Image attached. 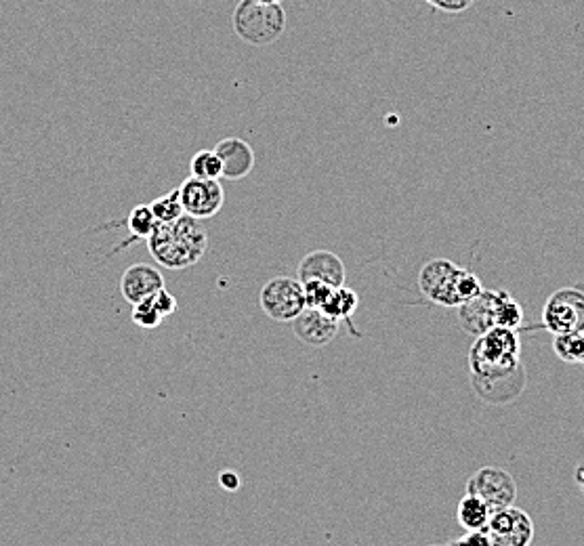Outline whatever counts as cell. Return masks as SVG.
<instances>
[{
    "instance_id": "6da1fadb",
    "label": "cell",
    "mask_w": 584,
    "mask_h": 546,
    "mask_svg": "<svg viewBox=\"0 0 584 546\" xmlns=\"http://www.w3.org/2000/svg\"><path fill=\"white\" fill-rule=\"evenodd\" d=\"M145 242L158 265L179 271L196 265L204 257L208 234L198 219L181 215L169 223H156Z\"/></svg>"
},
{
    "instance_id": "7a4b0ae2",
    "label": "cell",
    "mask_w": 584,
    "mask_h": 546,
    "mask_svg": "<svg viewBox=\"0 0 584 546\" xmlns=\"http://www.w3.org/2000/svg\"><path fill=\"white\" fill-rule=\"evenodd\" d=\"M521 341L519 332L511 328H490L475 336L469 351V370L473 378H494L507 374L519 362Z\"/></svg>"
},
{
    "instance_id": "3957f363",
    "label": "cell",
    "mask_w": 584,
    "mask_h": 546,
    "mask_svg": "<svg viewBox=\"0 0 584 546\" xmlns=\"http://www.w3.org/2000/svg\"><path fill=\"white\" fill-rule=\"evenodd\" d=\"M236 36L250 47L265 49L286 32V11L282 5H261L255 0H240L232 13Z\"/></svg>"
},
{
    "instance_id": "277c9868",
    "label": "cell",
    "mask_w": 584,
    "mask_h": 546,
    "mask_svg": "<svg viewBox=\"0 0 584 546\" xmlns=\"http://www.w3.org/2000/svg\"><path fill=\"white\" fill-rule=\"evenodd\" d=\"M259 303L274 322H292L305 309L303 284L288 276L271 278L261 288Z\"/></svg>"
},
{
    "instance_id": "5b68a950",
    "label": "cell",
    "mask_w": 584,
    "mask_h": 546,
    "mask_svg": "<svg viewBox=\"0 0 584 546\" xmlns=\"http://www.w3.org/2000/svg\"><path fill=\"white\" fill-rule=\"evenodd\" d=\"M542 326L553 336L584 330V294L580 288L555 290L542 309Z\"/></svg>"
},
{
    "instance_id": "8992f818",
    "label": "cell",
    "mask_w": 584,
    "mask_h": 546,
    "mask_svg": "<svg viewBox=\"0 0 584 546\" xmlns=\"http://www.w3.org/2000/svg\"><path fill=\"white\" fill-rule=\"evenodd\" d=\"M183 215L192 219H213L225 204V189L219 179L187 177L179 187Z\"/></svg>"
},
{
    "instance_id": "52a82bcc",
    "label": "cell",
    "mask_w": 584,
    "mask_h": 546,
    "mask_svg": "<svg viewBox=\"0 0 584 546\" xmlns=\"http://www.w3.org/2000/svg\"><path fill=\"white\" fill-rule=\"evenodd\" d=\"M467 494L482 500L490 513L511 507L517 498V483L513 475L498 467H482L467 481Z\"/></svg>"
},
{
    "instance_id": "ba28073f",
    "label": "cell",
    "mask_w": 584,
    "mask_h": 546,
    "mask_svg": "<svg viewBox=\"0 0 584 546\" xmlns=\"http://www.w3.org/2000/svg\"><path fill=\"white\" fill-rule=\"evenodd\" d=\"M486 534L492 546H530L534 540L532 517L515 504L490 513Z\"/></svg>"
},
{
    "instance_id": "9c48e42d",
    "label": "cell",
    "mask_w": 584,
    "mask_h": 546,
    "mask_svg": "<svg viewBox=\"0 0 584 546\" xmlns=\"http://www.w3.org/2000/svg\"><path fill=\"white\" fill-rule=\"evenodd\" d=\"M458 271H461V267L448 259H433L425 263L419 273V288L435 305L456 307L454 284L458 278Z\"/></svg>"
},
{
    "instance_id": "30bf717a",
    "label": "cell",
    "mask_w": 584,
    "mask_h": 546,
    "mask_svg": "<svg viewBox=\"0 0 584 546\" xmlns=\"http://www.w3.org/2000/svg\"><path fill=\"white\" fill-rule=\"evenodd\" d=\"M471 383H473V391L477 393L479 399H484V402L494 404V406H503V404L515 402V399L524 393L526 383H528V374H526L524 366L517 364L507 374H500L494 378H473L471 376Z\"/></svg>"
},
{
    "instance_id": "8fae6325",
    "label": "cell",
    "mask_w": 584,
    "mask_h": 546,
    "mask_svg": "<svg viewBox=\"0 0 584 546\" xmlns=\"http://www.w3.org/2000/svg\"><path fill=\"white\" fill-rule=\"evenodd\" d=\"M299 282H324L332 288L345 284L347 271L343 259L330 250H311L299 263Z\"/></svg>"
},
{
    "instance_id": "7c38bea8",
    "label": "cell",
    "mask_w": 584,
    "mask_h": 546,
    "mask_svg": "<svg viewBox=\"0 0 584 546\" xmlns=\"http://www.w3.org/2000/svg\"><path fill=\"white\" fill-rule=\"evenodd\" d=\"M215 154L221 162V179L242 181L255 168L253 145L242 137H225L215 145Z\"/></svg>"
},
{
    "instance_id": "4fadbf2b",
    "label": "cell",
    "mask_w": 584,
    "mask_h": 546,
    "mask_svg": "<svg viewBox=\"0 0 584 546\" xmlns=\"http://www.w3.org/2000/svg\"><path fill=\"white\" fill-rule=\"evenodd\" d=\"M292 330L299 336V341L309 347H326L337 339L339 322L320 309L305 307L295 320H292Z\"/></svg>"
},
{
    "instance_id": "5bb4252c",
    "label": "cell",
    "mask_w": 584,
    "mask_h": 546,
    "mask_svg": "<svg viewBox=\"0 0 584 546\" xmlns=\"http://www.w3.org/2000/svg\"><path fill=\"white\" fill-rule=\"evenodd\" d=\"M164 288V278L160 269L148 263H135L120 278V292L127 303L135 305L143 299H150L152 294Z\"/></svg>"
},
{
    "instance_id": "9a60e30c",
    "label": "cell",
    "mask_w": 584,
    "mask_h": 546,
    "mask_svg": "<svg viewBox=\"0 0 584 546\" xmlns=\"http://www.w3.org/2000/svg\"><path fill=\"white\" fill-rule=\"evenodd\" d=\"M494 313H496V290L484 288L475 299L458 305V320H461L463 330H467L473 336H479L488 332L490 328H496Z\"/></svg>"
},
{
    "instance_id": "2e32d148",
    "label": "cell",
    "mask_w": 584,
    "mask_h": 546,
    "mask_svg": "<svg viewBox=\"0 0 584 546\" xmlns=\"http://www.w3.org/2000/svg\"><path fill=\"white\" fill-rule=\"evenodd\" d=\"M358 305H360L358 292L343 284L339 288H332L320 311H324L328 318H332L335 322H349L351 315L356 313Z\"/></svg>"
},
{
    "instance_id": "e0dca14e",
    "label": "cell",
    "mask_w": 584,
    "mask_h": 546,
    "mask_svg": "<svg viewBox=\"0 0 584 546\" xmlns=\"http://www.w3.org/2000/svg\"><path fill=\"white\" fill-rule=\"evenodd\" d=\"M456 519L465 532H482L486 530V523L490 519V509L477 496L465 494L458 502Z\"/></svg>"
},
{
    "instance_id": "ac0fdd59",
    "label": "cell",
    "mask_w": 584,
    "mask_h": 546,
    "mask_svg": "<svg viewBox=\"0 0 584 546\" xmlns=\"http://www.w3.org/2000/svg\"><path fill=\"white\" fill-rule=\"evenodd\" d=\"M494 322L498 328H511V330H517L521 324H524V307H521V303H517L511 297V292L507 290H496Z\"/></svg>"
},
{
    "instance_id": "d6986e66",
    "label": "cell",
    "mask_w": 584,
    "mask_h": 546,
    "mask_svg": "<svg viewBox=\"0 0 584 546\" xmlns=\"http://www.w3.org/2000/svg\"><path fill=\"white\" fill-rule=\"evenodd\" d=\"M553 349L561 362L582 364L584 362V330L555 334Z\"/></svg>"
},
{
    "instance_id": "ffe728a7",
    "label": "cell",
    "mask_w": 584,
    "mask_h": 546,
    "mask_svg": "<svg viewBox=\"0 0 584 546\" xmlns=\"http://www.w3.org/2000/svg\"><path fill=\"white\" fill-rule=\"evenodd\" d=\"M127 227H129L131 236H133L127 244L139 242V240H148L150 234L154 231V227H156V219L152 215L150 204H137L129 213V217H127Z\"/></svg>"
},
{
    "instance_id": "44dd1931",
    "label": "cell",
    "mask_w": 584,
    "mask_h": 546,
    "mask_svg": "<svg viewBox=\"0 0 584 546\" xmlns=\"http://www.w3.org/2000/svg\"><path fill=\"white\" fill-rule=\"evenodd\" d=\"M190 173L198 179H221V162L215 150H198L190 160Z\"/></svg>"
},
{
    "instance_id": "7402d4cb",
    "label": "cell",
    "mask_w": 584,
    "mask_h": 546,
    "mask_svg": "<svg viewBox=\"0 0 584 546\" xmlns=\"http://www.w3.org/2000/svg\"><path fill=\"white\" fill-rule=\"evenodd\" d=\"M152 215L156 219V223H169V221H175L183 215V210H181V202H179V189L175 187L173 192L169 194H164V196H158L152 204Z\"/></svg>"
},
{
    "instance_id": "603a6c76",
    "label": "cell",
    "mask_w": 584,
    "mask_h": 546,
    "mask_svg": "<svg viewBox=\"0 0 584 546\" xmlns=\"http://www.w3.org/2000/svg\"><path fill=\"white\" fill-rule=\"evenodd\" d=\"M484 290V284L482 280H479L473 271L469 269H463L458 271V278H456V284H454V299H456V307L458 305H463L471 299H475L479 292Z\"/></svg>"
},
{
    "instance_id": "cb8c5ba5",
    "label": "cell",
    "mask_w": 584,
    "mask_h": 546,
    "mask_svg": "<svg viewBox=\"0 0 584 546\" xmlns=\"http://www.w3.org/2000/svg\"><path fill=\"white\" fill-rule=\"evenodd\" d=\"M133 322L145 330H152V328H158L164 318L160 315V311L156 309V305L152 303V297L150 299H143L139 303L133 305Z\"/></svg>"
},
{
    "instance_id": "d4e9b609",
    "label": "cell",
    "mask_w": 584,
    "mask_h": 546,
    "mask_svg": "<svg viewBox=\"0 0 584 546\" xmlns=\"http://www.w3.org/2000/svg\"><path fill=\"white\" fill-rule=\"evenodd\" d=\"M332 292V286L324 284V282H305L303 284V294H305V307L311 309H322V305L326 303L328 294Z\"/></svg>"
},
{
    "instance_id": "484cf974",
    "label": "cell",
    "mask_w": 584,
    "mask_h": 546,
    "mask_svg": "<svg viewBox=\"0 0 584 546\" xmlns=\"http://www.w3.org/2000/svg\"><path fill=\"white\" fill-rule=\"evenodd\" d=\"M425 3L429 7H433L435 11L458 15V13H465L467 9H471L475 0H425Z\"/></svg>"
},
{
    "instance_id": "4316f807",
    "label": "cell",
    "mask_w": 584,
    "mask_h": 546,
    "mask_svg": "<svg viewBox=\"0 0 584 546\" xmlns=\"http://www.w3.org/2000/svg\"><path fill=\"white\" fill-rule=\"evenodd\" d=\"M152 303L156 305V309L160 311V315L164 320L169 318V315H173L177 311V305H179L177 299L166 288H162L156 294H152Z\"/></svg>"
},
{
    "instance_id": "83f0119b",
    "label": "cell",
    "mask_w": 584,
    "mask_h": 546,
    "mask_svg": "<svg viewBox=\"0 0 584 546\" xmlns=\"http://www.w3.org/2000/svg\"><path fill=\"white\" fill-rule=\"evenodd\" d=\"M450 546H492V544L486 530H482V532H467L461 540L452 542Z\"/></svg>"
},
{
    "instance_id": "f1b7e54d",
    "label": "cell",
    "mask_w": 584,
    "mask_h": 546,
    "mask_svg": "<svg viewBox=\"0 0 584 546\" xmlns=\"http://www.w3.org/2000/svg\"><path fill=\"white\" fill-rule=\"evenodd\" d=\"M240 475L232 469H223L219 473V486L225 490V492H238L240 490Z\"/></svg>"
},
{
    "instance_id": "f546056e",
    "label": "cell",
    "mask_w": 584,
    "mask_h": 546,
    "mask_svg": "<svg viewBox=\"0 0 584 546\" xmlns=\"http://www.w3.org/2000/svg\"><path fill=\"white\" fill-rule=\"evenodd\" d=\"M255 3H261V5H282V0H255Z\"/></svg>"
}]
</instances>
